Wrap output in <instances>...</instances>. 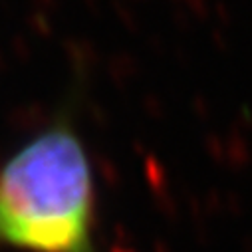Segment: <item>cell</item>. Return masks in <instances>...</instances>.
Here are the masks:
<instances>
[{
  "label": "cell",
  "mask_w": 252,
  "mask_h": 252,
  "mask_svg": "<svg viewBox=\"0 0 252 252\" xmlns=\"http://www.w3.org/2000/svg\"><path fill=\"white\" fill-rule=\"evenodd\" d=\"M88 151L56 121L0 167V242L28 252H95Z\"/></svg>",
  "instance_id": "6da1fadb"
}]
</instances>
